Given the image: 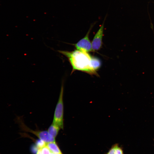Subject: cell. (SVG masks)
Returning a JSON list of instances; mask_svg holds the SVG:
<instances>
[{
    "label": "cell",
    "instance_id": "obj_1",
    "mask_svg": "<svg viewBox=\"0 0 154 154\" xmlns=\"http://www.w3.org/2000/svg\"><path fill=\"white\" fill-rule=\"evenodd\" d=\"M58 51L68 58L72 68L71 74L76 70H79L98 76L97 71L101 66V62L98 58L92 56L88 52L77 49L72 51Z\"/></svg>",
    "mask_w": 154,
    "mask_h": 154
},
{
    "label": "cell",
    "instance_id": "obj_2",
    "mask_svg": "<svg viewBox=\"0 0 154 154\" xmlns=\"http://www.w3.org/2000/svg\"><path fill=\"white\" fill-rule=\"evenodd\" d=\"M63 85L61 88L58 99L55 109L52 122L58 125L62 129L64 128Z\"/></svg>",
    "mask_w": 154,
    "mask_h": 154
},
{
    "label": "cell",
    "instance_id": "obj_3",
    "mask_svg": "<svg viewBox=\"0 0 154 154\" xmlns=\"http://www.w3.org/2000/svg\"><path fill=\"white\" fill-rule=\"evenodd\" d=\"M16 121L19 123L20 127L23 131L32 133L46 143L55 141V138L51 136L47 131L34 130L27 126L23 122L21 119L17 117Z\"/></svg>",
    "mask_w": 154,
    "mask_h": 154
},
{
    "label": "cell",
    "instance_id": "obj_4",
    "mask_svg": "<svg viewBox=\"0 0 154 154\" xmlns=\"http://www.w3.org/2000/svg\"><path fill=\"white\" fill-rule=\"evenodd\" d=\"M96 23L95 22L92 23L85 37L74 44L76 49L87 52L92 51V42L89 40V37L91 30Z\"/></svg>",
    "mask_w": 154,
    "mask_h": 154
},
{
    "label": "cell",
    "instance_id": "obj_5",
    "mask_svg": "<svg viewBox=\"0 0 154 154\" xmlns=\"http://www.w3.org/2000/svg\"><path fill=\"white\" fill-rule=\"evenodd\" d=\"M107 17V14L105 17L104 21L100 28L96 32L92 42V51H95L100 50L102 44V38L103 36L104 25Z\"/></svg>",
    "mask_w": 154,
    "mask_h": 154
},
{
    "label": "cell",
    "instance_id": "obj_6",
    "mask_svg": "<svg viewBox=\"0 0 154 154\" xmlns=\"http://www.w3.org/2000/svg\"><path fill=\"white\" fill-rule=\"evenodd\" d=\"M61 129L58 125L52 122L49 127L47 131L51 136L55 139Z\"/></svg>",
    "mask_w": 154,
    "mask_h": 154
},
{
    "label": "cell",
    "instance_id": "obj_7",
    "mask_svg": "<svg viewBox=\"0 0 154 154\" xmlns=\"http://www.w3.org/2000/svg\"><path fill=\"white\" fill-rule=\"evenodd\" d=\"M46 146L54 154H62L55 141L46 143Z\"/></svg>",
    "mask_w": 154,
    "mask_h": 154
},
{
    "label": "cell",
    "instance_id": "obj_8",
    "mask_svg": "<svg viewBox=\"0 0 154 154\" xmlns=\"http://www.w3.org/2000/svg\"><path fill=\"white\" fill-rule=\"evenodd\" d=\"M106 154H123L122 149L118 144H114Z\"/></svg>",
    "mask_w": 154,
    "mask_h": 154
}]
</instances>
